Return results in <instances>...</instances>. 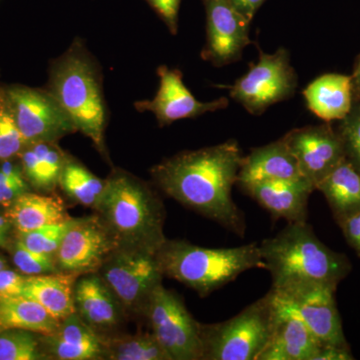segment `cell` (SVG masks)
<instances>
[{
    "instance_id": "cell-1",
    "label": "cell",
    "mask_w": 360,
    "mask_h": 360,
    "mask_svg": "<svg viewBox=\"0 0 360 360\" xmlns=\"http://www.w3.org/2000/svg\"><path fill=\"white\" fill-rule=\"evenodd\" d=\"M243 155L234 139L180 153L151 169L156 186L168 198L243 238L245 214L232 198Z\"/></svg>"
},
{
    "instance_id": "cell-2",
    "label": "cell",
    "mask_w": 360,
    "mask_h": 360,
    "mask_svg": "<svg viewBox=\"0 0 360 360\" xmlns=\"http://www.w3.org/2000/svg\"><path fill=\"white\" fill-rule=\"evenodd\" d=\"M264 269L277 293L326 286L338 290L352 272L349 258L330 250L317 238L307 221L290 222L259 245Z\"/></svg>"
},
{
    "instance_id": "cell-3",
    "label": "cell",
    "mask_w": 360,
    "mask_h": 360,
    "mask_svg": "<svg viewBox=\"0 0 360 360\" xmlns=\"http://www.w3.org/2000/svg\"><path fill=\"white\" fill-rule=\"evenodd\" d=\"M94 210L120 248L156 255L167 239L162 201L146 182L129 172L115 170L105 179Z\"/></svg>"
},
{
    "instance_id": "cell-4",
    "label": "cell",
    "mask_w": 360,
    "mask_h": 360,
    "mask_svg": "<svg viewBox=\"0 0 360 360\" xmlns=\"http://www.w3.org/2000/svg\"><path fill=\"white\" fill-rule=\"evenodd\" d=\"M155 255L163 276L193 288L200 296L224 288L248 270L264 269L257 243L206 248L186 240L167 239Z\"/></svg>"
},
{
    "instance_id": "cell-5",
    "label": "cell",
    "mask_w": 360,
    "mask_h": 360,
    "mask_svg": "<svg viewBox=\"0 0 360 360\" xmlns=\"http://www.w3.org/2000/svg\"><path fill=\"white\" fill-rule=\"evenodd\" d=\"M49 92L70 116L78 131L105 153L106 110L96 61L80 42L56 59L49 72Z\"/></svg>"
},
{
    "instance_id": "cell-6",
    "label": "cell",
    "mask_w": 360,
    "mask_h": 360,
    "mask_svg": "<svg viewBox=\"0 0 360 360\" xmlns=\"http://www.w3.org/2000/svg\"><path fill=\"white\" fill-rule=\"evenodd\" d=\"M277 321L274 293L269 290L236 316L201 324L203 360H257Z\"/></svg>"
},
{
    "instance_id": "cell-7",
    "label": "cell",
    "mask_w": 360,
    "mask_h": 360,
    "mask_svg": "<svg viewBox=\"0 0 360 360\" xmlns=\"http://www.w3.org/2000/svg\"><path fill=\"white\" fill-rule=\"evenodd\" d=\"M144 314L156 340L172 360H202L201 323L176 293L160 283L151 293Z\"/></svg>"
},
{
    "instance_id": "cell-8",
    "label": "cell",
    "mask_w": 360,
    "mask_h": 360,
    "mask_svg": "<svg viewBox=\"0 0 360 360\" xmlns=\"http://www.w3.org/2000/svg\"><path fill=\"white\" fill-rule=\"evenodd\" d=\"M297 87V75L290 52L279 49L274 54L259 51V60L231 87V97L252 115L290 99Z\"/></svg>"
},
{
    "instance_id": "cell-9",
    "label": "cell",
    "mask_w": 360,
    "mask_h": 360,
    "mask_svg": "<svg viewBox=\"0 0 360 360\" xmlns=\"http://www.w3.org/2000/svg\"><path fill=\"white\" fill-rule=\"evenodd\" d=\"M98 271L123 309L143 314L163 277L155 255L127 248L113 251Z\"/></svg>"
},
{
    "instance_id": "cell-10",
    "label": "cell",
    "mask_w": 360,
    "mask_h": 360,
    "mask_svg": "<svg viewBox=\"0 0 360 360\" xmlns=\"http://www.w3.org/2000/svg\"><path fill=\"white\" fill-rule=\"evenodd\" d=\"M26 144L56 142L77 131L70 116L49 90L14 84L4 89Z\"/></svg>"
},
{
    "instance_id": "cell-11",
    "label": "cell",
    "mask_w": 360,
    "mask_h": 360,
    "mask_svg": "<svg viewBox=\"0 0 360 360\" xmlns=\"http://www.w3.org/2000/svg\"><path fill=\"white\" fill-rule=\"evenodd\" d=\"M271 291L277 314L300 319L321 345L350 347L338 311L335 290L315 286L291 292Z\"/></svg>"
},
{
    "instance_id": "cell-12",
    "label": "cell",
    "mask_w": 360,
    "mask_h": 360,
    "mask_svg": "<svg viewBox=\"0 0 360 360\" xmlns=\"http://www.w3.org/2000/svg\"><path fill=\"white\" fill-rule=\"evenodd\" d=\"M118 248L98 214L71 219L54 259L58 271L84 276L98 271Z\"/></svg>"
},
{
    "instance_id": "cell-13",
    "label": "cell",
    "mask_w": 360,
    "mask_h": 360,
    "mask_svg": "<svg viewBox=\"0 0 360 360\" xmlns=\"http://www.w3.org/2000/svg\"><path fill=\"white\" fill-rule=\"evenodd\" d=\"M206 11V45L202 58L213 65L239 60L250 44V21L231 0H203Z\"/></svg>"
},
{
    "instance_id": "cell-14",
    "label": "cell",
    "mask_w": 360,
    "mask_h": 360,
    "mask_svg": "<svg viewBox=\"0 0 360 360\" xmlns=\"http://www.w3.org/2000/svg\"><path fill=\"white\" fill-rule=\"evenodd\" d=\"M283 139L297 160L303 176L314 188L345 160L340 135L330 122L290 130Z\"/></svg>"
},
{
    "instance_id": "cell-15",
    "label": "cell",
    "mask_w": 360,
    "mask_h": 360,
    "mask_svg": "<svg viewBox=\"0 0 360 360\" xmlns=\"http://www.w3.org/2000/svg\"><path fill=\"white\" fill-rule=\"evenodd\" d=\"M160 87L151 101H139L135 108L141 112L153 113L160 125L172 124L186 118L198 117L207 112L224 110L229 106V99L220 97L210 103H201L193 96L184 84L182 73L160 66L158 70Z\"/></svg>"
},
{
    "instance_id": "cell-16",
    "label": "cell",
    "mask_w": 360,
    "mask_h": 360,
    "mask_svg": "<svg viewBox=\"0 0 360 360\" xmlns=\"http://www.w3.org/2000/svg\"><path fill=\"white\" fill-rule=\"evenodd\" d=\"M239 187L274 220L283 219L288 224L307 221L309 198L315 191L307 180L253 182Z\"/></svg>"
},
{
    "instance_id": "cell-17",
    "label": "cell",
    "mask_w": 360,
    "mask_h": 360,
    "mask_svg": "<svg viewBox=\"0 0 360 360\" xmlns=\"http://www.w3.org/2000/svg\"><path fill=\"white\" fill-rule=\"evenodd\" d=\"M302 180L307 179L283 136L266 146L253 148L250 155L243 156L238 184L240 186L253 182Z\"/></svg>"
},
{
    "instance_id": "cell-18",
    "label": "cell",
    "mask_w": 360,
    "mask_h": 360,
    "mask_svg": "<svg viewBox=\"0 0 360 360\" xmlns=\"http://www.w3.org/2000/svg\"><path fill=\"white\" fill-rule=\"evenodd\" d=\"M47 356L59 360L105 359L103 338L77 314L60 321L56 333L41 336Z\"/></svg>"
},
{
    "instance_id": "cell-19",
    "label": "cell",
    "mask_w": 360,
    "mask_h": 360,
    "mask_svg": "<svg viewBox=\"0 0 360 360\" xmlns=\"http://www.w3.org/2000/svg\"><path fill=\"white\" fill-rule=\"evenodd\" d=\"M75 302L77 314L96 333L115 328L122 319L120 300L96 272L77 281Z\"/></svg>"
},
{
    "instance_id": "cell-20",
    "label": "cell",
    "mask_w": 360,
    "mask_h": 360,
    "mask_svg": "<svg viewBox=\"0 0 360 360\" xmlns=\"http://www.w3.org/2000/svg\"><path fill=\"white\" fill-rule=\"evenodd\" d=\"M307 108L324 122L342 120L355 103L352 77L326 73L303 90Z\"/></svg>"
},
{
    "instance_id": "cell-21",
    "label": "cell",
    "mask_w": 360,
    "mask_h": 360,
    "mask_svg": "<svg viewBox=\"0 0 360 360\" xmlns=\"http://www.w3.org/2000/svg\"><path fill=\"white\" fill-rule=\"evenodd\" d=\"M269 342L257 360H315L321 345L300 319L278 314Z\"/></svg>"
},
{
    "instance_id": "cell-22",
    "label": "cell",
    "mask_w": 360,
    "mask_h": 360,
    "mask_svg": "<svg viewBox=\"0 0 360 360\" xmlns=\"http://www.w3.org/2000/svg\"><path fill=\"white\" fill-rule=\"evenodd\" d=\"M77 274L66 272L27 276L22 296L39 302L59 321L77 314L75 286Z\"/></svg>"
},
{
    "instance_id": "cell-23",
    "label": "cell",
    "mask_w": 360,
    "mask_h": 360,
    "mask_svg": "<svg viewBox=\"0 0 360 360\" xmlns=\"http://www.w3.org/2000/svg\"><path fill=\"white\" fill-rule=\"evenodd\" d=\"M7 219L18 231L26 232L46 225L60 224L70 217L60 198L26 191L11 203Z\"/></svg>"
},
{
    "instance_id": "cell-24",
    "label": "cell",
    "mask_w": 360,
    "mask_h": 360,
    "mask_svg": "<svg viewBox=\"0 0 360 360\" xmlns=\"http://www.w3.org/2000/svg\"><path fill=\"white\" fill-rule=\"evenodd\" d=\"M315 189L323 194L336 222L360 212V174L347 158Z\"/></svg>"
},
{
    "instance_id": "cell-25",
    "label": "cell",
    "mask_w": 360,
    "mask_h": 360,
    "mask_svg": "<svg viewBox=\"0 0 360 360\" xmlns=\"http://www.w3.org/2000/svg\"><path fill=\"white\" fill-rule=\"evenodd\" d=\"M21 151L23 175L35 188L52 191L58 186L68 156L56 142H35Z\"/></svg>"
},
{
    "instance_id": "cell-26",
    "label": "cell",
    "mask_w": 360,
    "mask_h": 360,
    "mask_svg": "<svg viewBox=\"0 0 360 360\" xmlns=\"http://www.w3.org/2000/svg\"><path fill=\"white\" fill-rule=\"evenodd\" d=\"M60 321L39 302L25 297H0V330L23 329L41 335L56 333Z\"/></svg>"
},
{
    "instance_id": "cell-27",
    "label": "cell",
    "mask_w": 360,
    "mask_h": 360,
    "mask_svg": "<svg viewBox=\"0 0 360 360\" xmlns=\"http://www.w3.org/2000/svg\"><path fill=\"white\" fill-rule=\"evenodd\" d=\"M58 186L75 202L96 208L105 187V180L99 179L84 165L68 158L59 177Z\"/></svg>"
},
{
    "instance_id": "cell-28",
    "label": "cell",
    "mask_w": 360,
    "mask_h": 360,
    "mask_svg": "<svg viewBox=\"0 0 360 360\" xmlns=\"http://www.w3.org/2000/svg\"><path fill=\"white\" fill-rule=\"evenodd\" d=\"M105 359L113 360H172L155 335L139 333L105 340Z\"/></svg>"
},
{
    "instance_id": "cell-29",
    "label": "cell",
    "mask_w": 360,
    "mask_h": 360,
    "mask_svg": "<svg viewBox=\"0 0 360 360\" xmlns=\"http://www.w3.org/2000/svg\"><path fill=\"white\" fill-rule=\"evenodd\" d=\"M0 333V360L49 359L35 333L23 329H4Z\"/></svg>"
},
{
    "instance_id": "cell-30",
    "label": "cell",
    "mask_w": 360,
    "mask_h": 360,
    "mask_svg": "<svg viewBox=\"0 0 360 360\" xmlns=\"http://www.w3.org/2000/svg\"><path fill=\"white\" fill-rule=\"evenodd\" d=\"M26 146L4 90L0 89V160L20 155Z\"/></svg>"
},
{
    "instance_id": "cell-31",
    "label": "cell",
    "mask_w": 360,
    "mask_h": 360,
    "mask_svg": "<svg viewBox=\"0 0 360 360\" xmlns=\"http://www.w3.org/2000/svg\"><path fill=\"white\" fill-rule=\"evenodd\" d=\"M70 219L60 224L46 225L32 231L20 232V240L35 252L53 255L68 231Z\"/></svg>"
},
{
    "instance_id": "cell-32",
    "label": "cell",
    "mask_w": 360,
    "mask_h": 360,
    "mask_svg": "<svg viewBox=\"0 0 360 360\" xmlns=\"http://www.w3.org/2000/svg\"><path fill=\"white\" fill-rule=\"evenodd\" d=\"M338 134L345 148V158L360 174V101L340 120Z\"/></svg>"
},
{
    "instance_id": "cell-33",
    "label": "cell",
    "mask_w": 360,
    "mask_h": 360,
    "mask_svg": "<svg viewBox=\"0 0 360 360\" xmlns=\"http://www.w3.org/2000/svg\"><path fill=\"white\" fill-rule=\"evenodd\" d=\"M13 262L23 274L28 276L58 272L53 255L35 252L26 248L20 240L14 248Z\"/></svg>"
},
{
    "instance_id": "cell-34",
    "label": "cell",
    "mask_w": 360,
    "mask_h": 360,
    "mask_svg": "<svg viewBox=\"0 0 360 360\" xmlns=\"http://www.w3.org/2000/svg\"><path fill=\"white\" fill-rule=\"evenodd\" d=\"M27 191L25 176L13 177L0 170V205L11 206L20 194Z\"/></svg>"
},
{
    "instance_id": "cell-35",
    "label": "cell",
    "mask_w": 360,
    "mask_h": 360,
    "mask_svg": "<svg viewBox=\"0 0 360 360\" xmlns=\"http://www.w3.org/2000/svg\"><path fill=\"white\" fill-rule=\"evenodd\" d=\"M165 21L169 32L176 34L179 28V13L181 0H146Z\"/></svg>"
},
{
    "instance_id": "cell-36",
    "label": "cell",
    "mask_w": 360,
    "mask_h": 360,
    "mask_svg": "<svg viewBox=\"0 0 360 360\" xmlns=\"http://www.w3.org/2000/svg\"><path fill=\"white\" fill-rule=\"evenodd\" d=\"M25 279L26 277L13 270H0V297L22 295Z\"/></svg>"
},
{
    "instance_id": "cell-37",
    "label": "cell",
    "mask_w": 360,
    "mask_h": 360,
    "mask_svg": "<svg viewBox=\"0 0 360 360\" xmlns=\"http://www.w3.org/2000/svg\"><path fill=\"white\" fill-rule=\"evenodd\" d=\"M348 245L360 257V212L348 215L338 221Z\"/></svg>"
},
{
    "instance_id": "cell-38",
    "label": "cell",
    "mask_w": 360,
    "mask_h": 360,
    "mask_svg": "<svg viewBox=\"0 0 360 360\" xmlns=\"http://www.w3.org/2000/svg\"><path fill=\"white\" fill-rule=\"evenodd\" d=\"M350 347H340L335 345H321L315 360H354Z\"/></svg>"
},
{
    "instance_id": "cell-39",
    "label": "cell",
    "mask_w": 360,
    "mask_h": 360,
    "mask_svg": "<svg viewBox=\"0 0 360 360\" xmlns=\"http://www.w3.org/2000/svg\"><path fill=\"white\" fill-rule=\"evenodd\" d=\"M232 4L240 11L243 15L251 21L255 18L259 7L264 4L266 0H231Z\"/></svg>"
},
{
    "instance_id": "cell-40",
    "label": "cell",
    "mask_w": 360,
    "mask_h": 360,
    "mask_svg": "<svg viewBox=\"0 0 360 360\" xmlns=\"http://www.w3.org/2000/svg\"><path fill=\"white\" fill-rule=\"evenodd\" d=\"M352 77V89H354V97L355 103L360 101V56L355 61L354 71Z\"/></svg>"
},
{
    "instance_id": "cell-41",
    "label": "cell",
    "mask_w": 360,
    "mask_h": 360,
    "mask_svg": "<svg viewBox=\"0 0 360 360\" xmlns=\"http://www.w3.org/2000/svg\"><path fill=\"white\" fill-rule=\"evenodd\" d=\"M11 220L0 215V246L6 245Z\"/></svg>"
},
{
    "instance_id": "cell-42",
    "label": "cell",
    "mask_w": 360,
    "mask_h": 360,
    "mask_svg": "<svg viewBox=\"0 0 360 360\" xmlns=\"http://www.w3.org/2000/svg\"><path fill=\"white\" fill-rule=\"evenodd\" d=\"M4 269V262H2V259H0V270H2Z\"/></svg>"
}]
</instances>
